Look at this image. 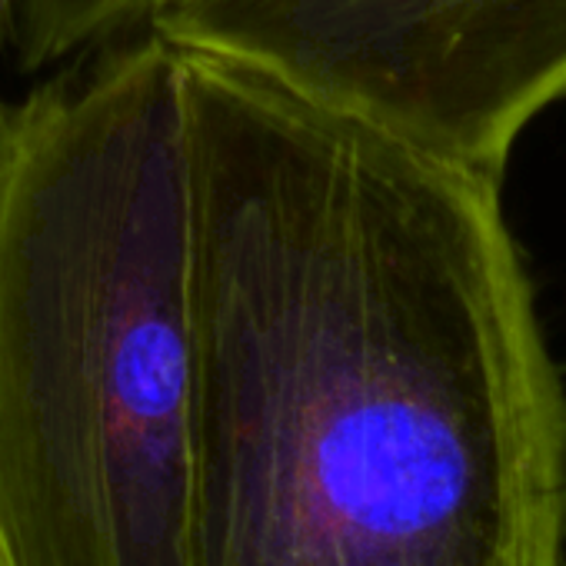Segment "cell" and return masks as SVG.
Segmentation results:
<instances>
[{"label":"cell","mask_w":566,"mask_h":566,"mask_svg":"<svg viewBox=\"0 0 566 566\" xmlns=\"http://www.w3.org/2000/svg\"><path fill=\"white\" fill-rule=\"evenodd\" d=\"M184 566H566V380L500 177L180 51Z\"/></svg>","instance_id":"obj_1"},{"label":"cell","mask_w":566,"mask_h":566,"mask_svg":"<svg viewBox=\"0 0 566 566\" xmlns=\"http://www.w3.org/2000/svg\"><path fill=\"white\" fill-rule=\"evenodd\" d=\"M193 223L180 51L124 34L0 94V536L184 566Z\"/></svg>","instance_id":"obj_2"},{"label":"cell","mask_w":566,"mask_h":566,"mask_svg":"<svg viewBox=\"0 0 566 566\" xmlns=\"http://www.w3.org/2000/svg\"><path fill=\"white\" fill-rule=\"evenodd\" d=\"M147 28L493 174L566 101V0H160Z\"/></svg>","instance_id":"obj_3"},{"label":"cell","mask_w":566,"mask_h":566,"mask_svg":"<svg viewBox=\"0 0 566 566\" xmlns=\"http://www.w3.org/2000/svg\"><path fill=\"white\" fill-rule=\"evenodd\" d=\"M160 0H8V54L21 74L61 67L144 31Z\"/></svg>","instance_id":"obj_4"},{"label":"cell","mask_w":566,"mask_h":566,"mask_svg":"<svg viewBox=\"0 0 566 566\" xmlns=\"http://www.w3.org/2000/svg\"><path fill=\"white\" fill-rule=\"evenodd\" d=\"M8 18H11L8 0H0V57H4V51H8Z\"/></svg>","instance_id":"obj_5"},{"label":"cell","mask_w":566,"mask_h":566,"mask_svg":"<svg viewBox=\"0 0 566 566\" xmlns=\"http://www.w3.org/2000/svg\"><path fill=\"white\" fill-rule=\"evenodd\" d=\"M0 566H14V559H11V553H8V543H4V536H0Z\"/></svg>","instance_id":"obj_6"}]
</instances>
